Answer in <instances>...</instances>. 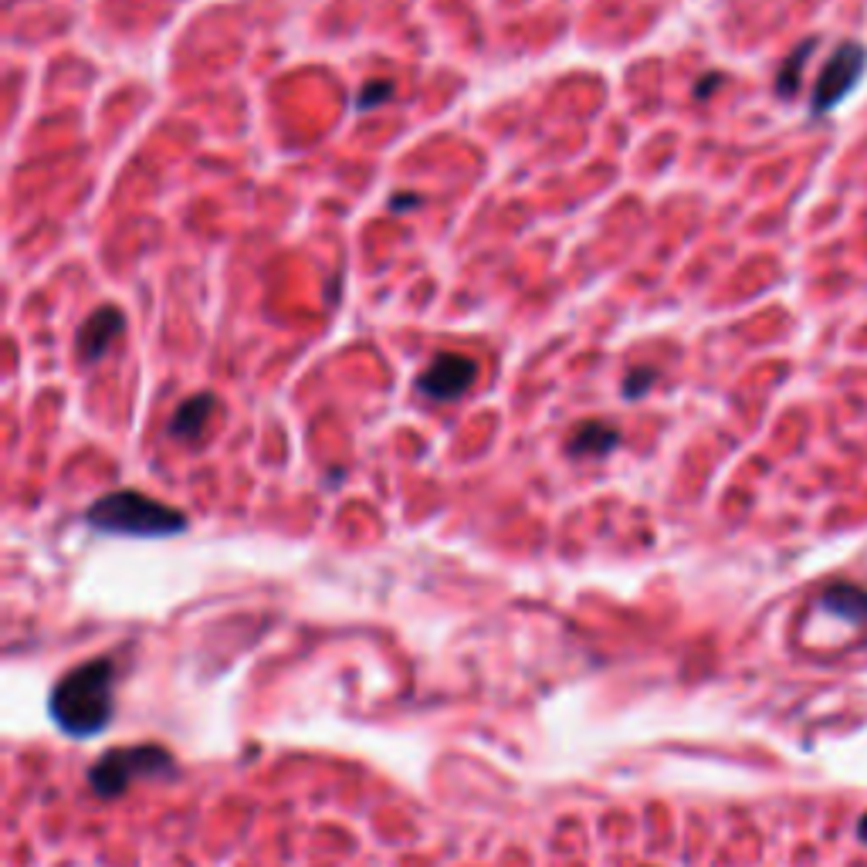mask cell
<instances>
[{"label":"cell","mask_w":867,"mask_h":867,"mask_svg":"<svg viewBox=\"0 0 867 867\" xmlns=\"http://www.w3.org/2000/svg\"><path fill=\"white\" fill-rule=\"evenodd\" d=\"M119 671L112 658H92L65 671V678L51 688L48 715L68 739H92L116 715Z\"/></svg>","instance_id":"1"},{"label":"cell","mask_w":867,"mask_h":867,"mask_svg":"<svg viewBox=\"0 0 867 867\" xmlns=\"http://www.w3.org/2000/svg\"><path fill=\"white\" fill-rule=\"evenodd\" d=\"M85 522L95 532H109V536H133V539H170L187 532V515L173 505H163L156 498L122 488V492L102 495L99 502L89 505Z\"/></svg>","instance_id":"2"},{"label":"cell","mask_w":867,"mask_h":867,"mask_svg":"<svg viewBox=\"0 0 867 867\" xmlns=\"http://www.w3.org/2000/svg\"><path fill=\"white\" fill-rule=\"evenodd\" d=\"M180 776V766L163 746H119L99 756L89 769V790L99 800H119L133 790V783H170Z\"/></svg>","instance_id":"3"},{"label":"cell","mask_w":867,"mask_h":867,"mask_svg":"<svg viewBox=\"0 0 867 867\" xmlns=\"http://www.w3.org/2000/svg\"><path fill=\"white\" fill-rule=\"evenodd\" d=\"M867 68V48L857 45V41H844V45L834 48V55L827 58L823 72L813 85V99H810V112L813 116H823L834 105L844 102V95L861 82Z\"/></svg>","instance_id":"4"},{"label":"cell","mask_w":867,"mask_h":867,"mask_svg":"<svg viewBox=\"0 0 867 867\" xmlns=\"http://www.w3.org/2000/svg\"><path fill=\"white\" fill-rule=\"evenodd\" d=\"M478 380V363L471 356L461 353H437L431 363L424 366V373L417 376V390L427 400L437 404H451V400L464 397Z\"/></svg>","instance_id":"5"},{"label":"cell","mask_w":867,"mask_h":867,"mask_svg":"<svg viewBox=\"0 0 867 867\" xmlns=\"http://www.w3.org/2000/svg\"><path fill=\"white\" fill-rule=\"evenodd\" d=\"M122 329H126V319H122V312L116 305L95 309L89 319L82 322V329H78V359H82L85 366H95L122 336Z\"/></svg>","instance_id":"6"},{"label":"cell","mask_w":867,"mask_h":867,"mask_svg":"<svg viewBox=\"0 0 867 867\" xmlns=\"http://www.w3.org/2000/svg\"><path fill=\"white\" fill-rule=\"evenodd\" d=\"M217 400L210 393H197V397L183 400V404L173 410L170 424H166V437L180 444H197L200 437L207 434L210 420H214Z\"/></svg>","instance_id":"7"},{"label":"cell","mask_w":867,"mask_h":867,"mask_svg":"<svg viewBox=\"0 0 867 867\" xmlns=\"http://www.w3.org/2000/svg\"><path fill=\"white\" fill-rule=\"evenodd\" d=\"M617 444H620L617 427L603 424V420H586L566 441V454L569 458H607Z\"/></svg>","instance_id":"8"},{"label":"cell","mask_w":867,"mask_h":867,"mask_svg":"<svg viewBox=\"0 0 867 867\" xmlns=\"http://www.w3.org/2000/svg\"><path fill=\"white\" fill-rule=\"evenodd\" d=\"M820 607L837 613V617L851 620V624L867 627V590L851 583H834L820 593Z\"/></svg>","instance_id":"9"},{"label":"cell","mask_w":867,"mask_h":867,"mask_svg":"<svg viewBox=\"0 0 867 867\" xmlns=\"http://www.w3.org/2000/svg\"><path fill=\"white\" fill-rule=\"evenodd\" d=\"M813 48H817V41L813 38H807L803 41L800 48L793 51L790 58L783 61V72H779V78H776V92L779 95H786V99H790V95L800 89V75H803V65H807V58L813 55Z\"/></svg>","instance_id":"10"},{"label":"cell","mask_w":867,"mask_h":867,"mask_svg":"<svg viewBox=\"0 0 867 867\" xmlns=\"http://www.w3.org/2000/svg\"><path fill=\"white\" fill-rule=\"evenodd\" d=\"M390 92H393V82H380V78H376V82H366L363 89H359V95H356V109L359 112L373 109V105L387 102Z\"/></svg>","instance_id":"11"},{"label":"cell","mask_w":867,"mask_h":867,"mask_svg":"<svg viewBox=\"0 0 867 867\" xmlns=\"http://www.w3.org/2000/svg\"><path fill=\"white\" fill-rule=\"evenodd\" d=\"M654 380H658V373H654L651 366H637V370H630L627 380H624V397H630V400L644 397Z\"/></svg>","instance_id":"12"},{"label":"cell","mask_w":867,"mask_h":867,"mask_svg":"<svg viewBox=\"0 0 867 867\" xmlns=\"http://www.w3.org/2000/svg\"><path fill=\"white\" fill-rule=\"evenodd\" d=\"M861 840H864V844H867V817L861 820Z\"/></svg>","instance_id":"13"}]
</instances>
